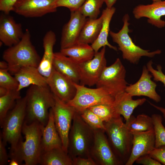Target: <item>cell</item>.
<instances>
[{
    "label": "cell",
    "mask_w": 165,
    "mask_h": 165,
    "mask_svg": "<svg viewBox=\"0 0 165 165\" xmlns=\"http://www.w3.org/2000/svg\"><path fill=\"white\" fill-rule=\"evenodd\" d=\"M43 126L37 122L27 124L24 122L22 133L25 140L20 144L16 151L9 155L10 165H36L39 164L42 153L41 139Z\"/></svg>",
    "instance_id": "cell-1"
},
{
    "label": "cell",
    "mask_w": 165,
    "mask_h": 165,
    "mask_svg": "<svg viewBox=\"0 0 165 165\" xmlns=\"http://www.w3.org/2000/svg\"><path fill=\"white\" fill-rule=\"evenodd\" d=\"M25 96L26 112L24 122L27 124L37 122L45 126L48 122L49 110L55 104L54 95L49 86H31Z\"/></svg>",
    "instance_id": "cell-2"
},
{
    "label": "cell",
    "mask_w": 165,
    "mask_h": 165,
    "mask_svg": "<svg viewBox=\"0 0 165 165\" xmlns=\"http://www.w3.org/2000/svg\"><path fill=\"white\" fill-rule=\"evenodd\" d=\"M2 57L8 64L9 72L14 75L25 67L37 68L41 59L32 44L31 34L28 29L25 30L18 43L9 47L4 51Z\"/></svg>",
    "instance_id": "cell-3"
},
{
    "label": "cell",
    "mask_w": 165,
    "mask_h": 165,
    "mask_svg": "<svg viewBox=\"0 0 165 165\" xmlns=\"http://www.w3.org/2000/svg\"><path fill=\"white\" fill-rule=\"evenodd\" d=\"M105 131L115 155L125 164L131 151L133 135L124 123L121 116L104 122Z\"/></svg>",
    "instance_id": "cell-4"
},
{
    "label": "cell",
    "mask_w": 165,
    "mask_h": 165,
    "mask_svg": "<svg viewBox=\"0 0 165 165\" xmlns=\"http://www.w3.org/2000/svg\"><path fill=\"white\" fill-rule=\"evenodd\" d=\"M26 98L24 96L16 101L13 108L8 112L1 125L2 129L0 135L6 145L10 146L9 154L15 152L23 140L21 133L26 115Z\"/></svg>",
    "instance_id": "cell-5"
},
{
    "label": "cell",
    "mask_w": 165,
    "mask_h": 165,
    "mask_svg": "<svg viewBox=\"0 0 165 165\" xmlns=\"http://www.w3.org/2000/svg\"><path fill=\"white\" fill-rule=\"evenodd\" d=\"M94 138V130L76 112L68 136V154L72 159L79 156L87 158Z\"/></svg>",
    "instance_id": "cell-6"
},
{
    "label": "cell",
    "mask_w": 165,
    "mask_h": 165,
    "mask_svg": "<svg viewBox=\"0 0 165 165\" xmlns=\"http://www.w3.org/2000/svg\"><path fill=\"white\" fill-rule=\"evenodd\" d=\"M129 15L126 14L123 18V24L121 29L117 32L111 31L109 32L113 42L118 44L119 50L122 52L123 58L135 64L138 62L142 57H152L160 54V50L150 52L149 50L143 49L135 44L129 35L130 31L129 28Z\"/></svg>",
    "instance_id": "cell-7"
},
{
    "label": "cell",
    "mask_w": 165,
    "mask_h": 165,
    "mask_svg": "<svg viewBox=\"0 0 165 165\" xmlns=\"http://www.w3.org/2000/svg\"><path fill=\"white\" fill-rule=\"evenodd\" d=\"M76 91L71 100L66 103L80 113L89 108L98 104L112 105L114 97L102 88H91L74 83Z\"/></svg>",
    "instance_id": "cell-8"
},
{
    "label": "cell",
    "mask_w": 165,
    "mask_h": 165,
    "mask_svg": "<svg viewBox=\"0 0 165 165\" xmlns=\"http://www.w3.org/2000/svg\"><path fill=\"white\" fill-rule=\"evenodd\" d=\"M126 70L119 58L103 71L96 84V87L102 88L115 97L125 91L127 86L125 79Z\"/></svg>",
    "instance_id": "cell-9"
},
{
    "label": "cell",
    "mask_w": 165,
    "mask_h": 165,
    "mask_svg": "<svg viewBox=\"0 0 165 165\" xmlns=\"http://www.w3.org/2000/svg\"><path fill=\"white\" fill-rule=\"evenodd\" d=\"M54 96L55 104L52 108L55 124L62 141V148L68 153L69 134L76 111L73 107Z\"/></svg>",
    "instance_id": "cell-10"
},
{
    "label": "cell",
    "mask_w": 165,
    "mask_h": 165,
    "mask_svg": "<svg viewBox=\"0 0 165 165\" xmlns=\"http://www.w3.org/2000/svg\"><path fill=\"white\" fill-rule=\"evenodd\" d=\"M94 130V138L90 156L97 165H121L122 163L113 152L105 130Z\"/></svg>",
    "instance_id": "cell-11"
},
{
    "label": "cell",
    "mask_w": 165,
    "mask_h": 165,
    "mask_svg": "<svg viewBox=\"0 0 165 165\" xmlns=\"http://www.w3.org/2000/svg\"><path fill=\"white\" fill-rule=\"evenodd\" d=\"M106 46L95 53L93 58L79 64V84L91 86L96 85L103 71L107 66L105 57Z\"/></svg>",
    "instance_id": "cell-12"
},
{
    "label": "cell",
    "mask_w": 165,
    "mask_h": 165,
    "mask_svg": "<svg viewBox=\"0 0 165 165\" xmlns=\"http://www.w3.org/2000/svg\"><path fill=\"white\" fill-rule=\"evenodd\" d=\"M57 0H18L13 11L25 17H38L57 10Z\"/></svg>",
    "instance_id": "cell-13"
},
{
    "label": "cell",
    "mask_w": 165,
    "mask_h": 165,
    "mask_svg": "<svg viewBox=\"0 0 165 165\" xmlns=\"http://www.w3.org/2000/svg\"><path fill=\"white\" fill-rule=\"evenodd\" d=\"M46 79L53 94L62 101L66 103L75 97L76 90L74 82L53 68L50 75Z\"/></svg>",
    "instance_id": "cell-14"
},
{
    "label": "cell",
    "mask_w": 165,
    "mask_h": 165,
    "mask_svg": "<svg viewBox=\"0 0 165 165\" xmlns=\"http://www.w3.org/2000/svg\"><path fill=\"white\" fill-rule=\"evenodd\" d=\"M149 72L146 66L144 65L139 79L135 83L127 86L125 91L132 97L144 96L159 102L161 97L156 91L157 84L152 80L153 76Z\"/></svg>",
    "instance_id": "cell-15"
},
{
    "label": "cell",
    "mask_w": 165,
    "mask_h": 165,
    "mask_svg": "<svg viewBox=\"0 0 165 165\" xmlns=\"http://www.w3.org/2000/svg\"><path fill=\"white\" fill-rule=\"evenodd\" d=\"M86 20V17L79 10L71 12L69 20L62 29L61 49L70 47L77 43L79 35Z\"/></svg>",
    "instance_id": "cell-16"
},
{
    "label": "cell",
    "mask_w": 165,
    "mask_h": 165,
    "mask_svg": "<svg viewBox=\"0 0 165 165\" xmlns=\"http://www.w3.org/2000/svg\"><path fill=\"white\" fill-rule=\"evenodd\" d=\"M132 133L133 135L132 148L125 165H132L138 158L149 154L155 147L153 130Z\"/></svg>",
    "instance_id": "cell-17"
},
{
    "label": "cell",
    "mask_w": 165,
    "mask_h": 165,
    "mask_svg": "<svg viewBox=\"0 0 165 165\" xmlns=\"http://www.w3.org/2000/svg\"><path fill=\"white\" fill-rule=\"evenodd\" d=\"M21 24L16 22L13 17L2 13L0 16V41L9 47L18 43L23 37Z\"/></svg>",
    "instance_id": "cell-18"
},
{
    "label": "cell",
    "mask_w": 165,
    "mask_h": 165,
    "mask_svg": "<svg viewBox=\"0 0 165 165\" xmlns=\"http://www.w3.org/2000/svg\"><path fill=\"white\" fill-rule=\"evenodd\" d=\"M133 13L136 19L147 18L148 23L158 28L165 26V21L161 19L165 16V0L148 5H138L134 9Z\"/></svg>",
    "instance_id": "cell-19"
},
{
    "label": "cell",
    "mask_w": 165,
    "mask_h": 165,
    "mask_svg": "<svg viewBox=\"0 0 165 165\" xmlns=\"http://www.w3.org/2000/svg\"><path fill=\"white\" fill-rule=\"evenodd\" d=\"M56 41V35L51 30L48 31L43 38L44 53L37 68L40 73L46 78L50 76L53 68L54 53L53 49Z\"/></svg>",
    "instance_id": "cell-20"
},
{
    "label": "cell",
    "mask_w": 165,
    "mask_h": 165,
    "mask_svg": "<svg viewBox=\"0 0 165 165\" xmlns=\"http://www.w3.org/2000/svg\"><path fill=\"white\" fill-rule=\"evenodd\" d=\"M132 97L124 91L115 96L112 105L116 113L122 116L126 122L128 121L134 109L142 105L146 101L145 98L134 100Z\"/></svg>",
    "instance_id": "cell-21"
},
{
    "label": "cell",
    "mask_w": 165,
    "mask_h": 165,
    "mask_svg": "<svg viewBox=\"0 0 165 165\" xmlns=\"http://www.w3.org/2000/svg\"><path fill=\"white\" fill-rule=\"evenodd\" d=\"M53 68L73 82L79 84L80 75L79 64L61 52H55Z\"/></svg>",
    "instance_id": "cell-22"
},
{
    "label": "cell",
    "mask_w": 165,
    "mask_h": 165,
    "mask_svg": "<svg viewBox=\"0 0 165 165\" xmlns=\"http://www.w3.org/2000/svg\"><path fill=\"white\" fill-rule=\"evenodd\" d=\"M42 153L53 148L62 147V141L55 124L52 108L49 110L48 123L42 127Z\"/></svg>",
    "instance_id": "cell-23"
},
{
    "label": "cell",
    "mask_w": 165,
    "mask_h": 165,
    "mask_svg": "<svg viewBox=\"0 0 165 165\" xmlns=\"http://www.w3.org/2000/svg\"><path fill=\"white\" fill-rule=\"evenodd\" d=\"M14 75L19 83L17 89L19 91L30 86L48 85L46 78L40 73L37 68L35 67L27 66L23 68Z\"/></svg>",
    "instance_id": "cell-24"
},
{
    "label": "cell",
    "mask_w": 165,
    "mask_h": 165,
    "mask_svg": "<svg viewBox=\"0 0 165 165\" xmlns=\"http://www.w3.org/2000/svg\"><path fill=\"white\" fill-rule=\"evenodd\" d=\"M116 11L114 7L111 8L106 7L102 11V26L98 36L96 40L91 45L95 53L98 52L101 47L108 46L115 51H117V47L110 44L108 40L110 32V24L112 18Z\"/></svg>",
    "instance_id": "cell-25"
},
{
    "label": "cell",
    "mask_w": 165,
    "mask_h": 165,
    "mask_svg": "<svg viewBox=\"0 0 165 165\" xmlns=\"http://www.w3.org/2000/svg\"><path fill=\"white\" fill-rule=\"evenodd\" d=\"M78 64L92 59L95 52L89 44L77 43L70 47L61 49L60 51Z\"/></svg>",
    "instance_id": "cell-26"
},
{
    "label": "cell",
    "mask_w": 165,
    "mask_h": 165,
    "mask_svg": "<svg viewBox=\"0 0 165 165\" xmlns=\"http://www.w3.org/2000/svg\"><path fill=\"white\" fill-rule=\"evenodd\" d=\"M103 22L102 15L99 18H88L81 31L77 43L92 44L97 39L101 29Z\"/></svg>",
    "instance_id": "cell-27"
},
{
    "label": "cell",
    "mask_w": 165,
    "mask_h": 165,
    "mask_svg": "<svg viewBox=\"0 0 165 165\" xmlns=\"http://www.w3.org/2000/svg\"><path fill=\"white\" fill-rule=\"evenodd\" d=\"M39 164L42 165H73L72 160L62 147L42 152Z\"/></svg>",
    "instance_id": "cell-28"
},
{
    "label": "cell",
    "mask_w": 165,
    "mask_h": 165,
    "mask_svg": "<svg viewBox=\"0 0 165 165\" xmlns=\"http://www.w3.org/2000/svg\"><path fill=\"white\" fill-rule=\"evenodd\" d=\"M125 123L131 133L153 130L152 117L145 114L138 115L136 117L132 115L128 121Z\"/></svg>",
    "instance_id": "cell-29"
},
{
    "label": "cell",
    "mask_w": 165,
    "mask_h": 165,
    "mask_svg": "<svg viewBox=\"0 0 165 165\" xmlns=\"http://www.w3.org/2000/svg\"><path fill=\"white\" fill-rule=\"evenodd\" d=\"M21 97L20 91L17 90H9L6 94L0 97V126L15 101Z\"/></svg>",
    "instance_id": "cell-30"
},
{
    "label": "cell",
    "mask_w": 165,
    "mask_h": 165,
    "mask_svg": "<svg viewBox=\"0 0 165 165\" xmlns=\"http://www.w3.org/2000/svg\"><path fill=\"white\" fill-rule=\"evenodd\" d=\"M104 2V0H86L79 10L86 17L96 19Z\"/></svg>",
    "instance_id": "cell-31"
},
{
    "label": "cell",
    "mask_w": 165,
    "mask_h": 165,
    "mask_svg": "<svg viewBox=\"0 0 165 165\" xmlns=\"http://www.w3.org/2000/svg\"><path fill=\"white\" fill-rule=\"evenodd\" d=\"M155 138V148L165 145V127L162 123V117L159 114H154L152 116Z\"/></svg>",
    "instance_id": "cell-32"
},
{
    "label": "cell",
    "mask_w": 165,
    "mask_h": 165,
    "mask_svg": "<svg viewBox=\"0 0 165 165\" xmlns=\"http://www.w3.org/2000/svg\"><path fill=\"white\" fill-rule=\"evenodd\" d=\"M98 116L104 122H107L112 118L119 116L115 112L112 105L100 104L89 108Z\"/></svg>",
    "instance_id": "cell-33"
},
{
    "label": "cell",
    "mask_w": 165,
    "mask_h": 165,
    "mask_svg": "<svg viewBox=\"0 0 165 165\" xmlns=\"http://www.w3.org/2000/svg\"><path fill=\"white\" fill-rule=\"evenodd\" d=\"M79 113L85 122L93 129H101L105 130L104 122L89 108L85 109Z\"/></svg>",
    "instance_id": "cell-34"
},
{
    "label": "cell",
    "mask_w": 165,
    "mask_h": 165,
    "mask_svg": "<svg viewBox=\"0 0 165 165\" xmlns=\"http://www.w3.org/2000/svg\"><path fill=\"white\" fill-rule=\"evenodd\" d=\"M18 85L16 79L11 75L8 70L0 69V87L10 90H17Z\"/></svg>",
    "instance_id": "cell-35"
},
{
    "label": "cell",
    "mask_w": 165,
    "mask_h": 165,
    "mask_svg": "<svg viewBox=\"0 0 165 165\" xmlns=\"http://www.w3.org/2000/svg\"><path fill=\"white\" fill-rule=\"evenodd\" d=\"M152 60L150 61L147 63L146 66L148 70L152 75L154 81L161 82L165 86V75L162 72L161 65H157L156 69H155L152 67Z\"/></svg>",
    "instance_id": "cell-36"
},
{
    "label": "cell",
    "mask_w": 165,
    "mask_h": 165,
    "mask_svg": "<svg viewBox=\"0 0 165 165\" xmlns=\"http://www.w3.org/2000/svg\"><path fill=\"white\" fill-rule=\"evenodd\" d=\"M86 0H57V7H66L72 12L79 10Z\"/></svg>",
    "instance_id": "cell-37"
},
{
    "label": "cell",
    "mask_w": 165,
    "mask_h": 165,
    "mask_svg": "<svg viewBox=\"0 0 165 165\" xmlns=\"http://www.w3.org/2000/svg\"><path fill=\"white\" fill-rule=\"evenodd\" d=\"M149 155L154 159L165 165V145L155 147Z\"/></svg>",
    "instance_id": "cell-38"
},
{
    "label": "cell",
    "mask_w": 165,
    "mask_h": 165,
    "mask_svg": "<svg viewBox=\"0 0 165 165\" xmlns=\"http://www.w3.org/2000/svg\"><path fill=\"white\" fill-rule=\"evenodd\" d=\"M135 162L143 165H161L158 161L152 158L149 154L142 156L138 158Z\"/></svg>",
    "instance_id": "cell-39"
},
{
    "label": "cell",
    "mask_w": 165,
    "mask_h": 165,
    "mask_svg": "<svg viewBox=\"0 0 165 165\" xmlns=\"http://www.w3.org/2000/svg\"><path fill=\"white\" fill-rule=\"evenodd\" d=\"M18 0H0V10L2 12L9 14L13 11V6Z\"/></svg>",
    "instance_id": "cell-40"
},
{
    "label": "cell",
    "mask_w": 165,
    "mask_h": 165,
    "mask_svg": "<svg viewBox=\"0 0 165 165\" xmlns=\"http://www.w3.org/2000/svg\"><path fill=\"white\" fill-rule=\"evenodd\" d=\"M6 145L3 141L0 135V165H6L9 162V155H8L6 148Z\"/></svg>",
    "instance_id": "cell-41"
},
{
    "label": "cell",
    "mask_w": 165,
    "mask_h": 165,
    "mask_svg": "<svg viewBox=\"0 0 165 165\" xmlns=\"http://www.w3.org/2000/svg\"><path fill=\"white\" fill-rule=\"evenodd\" d=\"M73 165H97L90 157L84 158L78 156L72 159Z\"/></svg>",
    "instance_id": "cell-42"
},
{
    "label": "cell",
    "mask_w": 165,
    "mask_h": 165,
    "mask_svg": "<svg viewBox=\"0 0 165 165\" xmlns=\"http://www.w3.org/2000/svg\"><path fill=\"white\" fill-rule=\"evenodd\" d=\"M148 103L153 107L160 111L163 114V117L165 119V108L161 107L158 106L153 104L150 101H148Z\"/></svg>",
    "instance_id": "cell-43"
},
{
    "label": "cell",
    "mask_w": 165,
    "mask_h": 165,
    "mask_svg": "<svg viewBox=\"0 0 165 165\" xmlns=\"http://www.w3.org/2000/svg\"><path fill=\"white\" fill-rule=\"evenodd\" d=\"M116 1L117 0H104V2L107 7L111 8L113 7Z\"/></svg>",
    "instance_id": "cell-44"
},
{
    "label": "cell",
    "mask_w": 165,
    "mask_h": 165,
    "mask_svg": "<svg viewBox=\"0 0 165 165\" xmlns=\"http://www.w3.org/2000/svg\"><path fill=\"white\" fill-rule=\"evenodd\" d=\"M8 64L5 61H0V69L8 70Z\"/></svg>",
    "instance_id": "cell-45"
},
{
    "label": "cell",
    "mask_w": 165,
    "mask_h": 165,
    "mask_svg": "<svg viewBox=\"0 0 165 165\" xmlns=\"http://www.w3.org/2000/svg\"><path fill=\"white\" fill-rule=\"evenodd\" d=\"M9 91L5 88L0 87V97L3 96L6 94Z\"/></svg>",
    "instance_id": "cell-46"
},
{
    "label": "cell",
    "mask_w": 165,
    "mask_h": 165,
    "mask_svg": "<svg viewBox=\"0 0 165 165\" xmlns=\"http://www.w3.org/2000/svg\"><path fill=\"white\" fill-rule=\"evenodd\" d=\"M153 2H156L161 1V0H152Z\"/></svg>",
    "instance_id": "cell-47"
}]
</instances>
